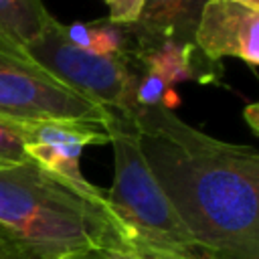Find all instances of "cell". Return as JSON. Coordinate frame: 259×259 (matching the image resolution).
I'll list each match as a JSON object with an SVG mask.
<instances>
[{
  "label": "cell",
  "mask_w": 259,
  "mask_h": 259,
  "mask_svg": "<svg viewBox=\"0 0 259 259\" xmlns=\"http://www.w3.org/2000/svg\"><path fill=\"white\" fill-rule=\"evenodd\" d=\"M142 156L206 259H259V152L166 107L132 113Z\"/></svg>",
  "instance_id": "cell-1"
},
{
  "label": "cell",
  "mask_w": 259,
  "mask_h": 259,
  "mask_svg": "<svg viewBox=\"0 0 259 259\" xmlns=\"http://www.w3.org/2000/svg\"><path fill=\"white\" fill-rule=\"evenodd\" d=\"M91 247L132 249L105 190L85 192L34 162L0 168V251L6 259H63Z\"/></svg>",
  "instance_id": "cell-2"
},
{
  "label": "cell",
  "mask_w": 259,
  "mask_h": 259,
  "mask_svg": "<svg viewBox=\"0 0 259 259\" xmlns=\"http://www.w3.org/2000/svg\"><path fill=\"white\" fill-rule=\"evenodd\" d=\"M105 130L113 148V184L105 198L132 249L142 259H206L152 176L134 119L109 111Z\"/></svg>",
  "instance_id": "cell-3"
},
{
  "label": "cell",
  "mask_w": 259,
  "mask_h": 259,
  "mask_svg": "<svg viewBox=\"0 0 259 259\" xmlns=\"http://www.w3.org/2000/svg\"><path fill=\"white\" fill-rule=\"evenodd\" d=\"M24 53L51 77L107 111L132 117L138 109L134 97L138 81L136 63L71 45L63 36L61 22L55 16H51L42 32L26 45Z\"/></svg>",
  "instance_id": "cell-4"
},
{
  "label": "cell",
  "mask_w": 259,
  "mask_h": 259,
  "mask_svg": "<svg viewBox=\"0 0 259 259\" xmlns=\"http://www.w3.org/2000/svg\"><path fill=\"white\" fill-rule=\"evenodd\" d=\"M0 115L18 121L105 125L109 111L75 93L36 63L0 51Z\"/></svg>",
  "instance_id": "cell-5"
},
{
  "label": "cell",
  "mask_w": 259,
  "mask_h": 259,
  "mask_svg": "<svg viewBox=\"0 0 259 259\" xmlns=\"http://www.w3.org/2000/svg\"><path fill=\"white\" fill-rule=\"evenodd\" d=\"M93 144H109L105 125L73 121H26L24 150L28 160L85 192H101V188L91 184L79 168L83 150Z\"/></svg>",
  "instance_id": "cell-6"
},
{
  "label": "cell",
  "mask_w": 259,
  "mask_h": 259,
  "mask_svg": "<svg viewBox=\"0 0 259 259\" xmlns=\"http://www.w3.org/2000/svg\"><path fill=\"white\" fill-rule=\"evenodd\" d=\"M194 45L214 63L237 57L255 71L259 65V12L233 0H208L194 30Z\"/></svg>",
  "instance_id": "cell-7"
},
{
  "label": "cell",
  "mask_w": 259,
  "mask_h": 259,
  "mask_svg": "<svg viewBox=\"0 0 259 259\" xmlns=\"http://www.w3.org/2000/svg\"><path fill=\"white\" fill-rule=\"evenodd\" d=\"M208 0H146L140 18L127 24L134 53L164 40L194 42L200 12Z\"/></svg>",
  "instance_id": "cell-8"
},
{
  "label": "cell",
  "mask_w": 259,
  "mask_h": 259,
  "mask_svg": "<svg viewBox=\"0 0 259 259\" xmlns=\"http://www.w3.org/2000/svg\"><path fill=\"white\" fill-rule=\"evenodd\" d=\"M130 59L140 69L158 75L172 87L186 81L219 83L223 75L221 63L206 59L194 42L182 45L174 40H164L160 45L132 53Z\"/></svg>",
  "instance_id": "cell-9"
},
{
  "label": "cell",
  "mask_w": 259,
  "mask_h": 259,
  "mask_svg": "<svg viewBox=\"0 0 259 259\" xmlns=\"http://www.w3.org/2000/svg\"><path fill=\"white\" fill-rule=\"evenodd\" d=\"M49 18L42 0H0V51L28 59L26 45L42 32Z\"/></svg>",
  "instance_id": "cell-10"
},
{
  "label": "cell",
  "mask_w": 259,
  "mask_h": 259,
  "mask_svg": "<svg viewBox=\"0 0 259 259\" xmlns=\"http://www.w3.org/2000/svg\"><path fill=\"white\" fill-rule=\"evenodd\" d=\"M61 32L71 45L91 53L113 55L121 59H130L134 53V40L130 36L127 24H113L107 18L75 24L61 22Z\"/></svg>",
  "instance_id": "cell-11"
},
{
  "label": "cell",
  "mask_w": 259,
  "mask_h": 259,
  "mask_svg": "<svg viewBox=\"0 0 259 259\" xmlns=\"http://www.w3.org/2000/svg\"><path fill=\"white\" fill-rule=\"evenodd\" d=\"M136 69H138V81H136L134 97L138 107H166L174 111L180 105V95L174 91L172 85H168L158 75L140 69L138 65Z\"/></svg>",
  "instance_id": "cell-12"
},
{
  "label": "cell",
  "mask_w": 259,
  "mask_h": 259,
  "mask_svg": "<svg viewBox=\"0 0 259 259\" xmlns=\"http://www.w3.org/2000/svg\"><path fill=\"white\" fill-rule=\"evenodd\" d=\"M26 121L0 115V168L30 162L24 150Z\"/></svg>",
  "instance_id": "cell-13"
},
{
  "label": "cell",
  "mask_w": 259,
  "mask_h": 259,
  "mask_svg": "<svg viewBox=\"0 0 259 259\" xmlns=\"http://www.w3.org/2000/svg\"><path fill=\"white\" fill-rule=\"evenodd\" d=\"M144 2L146 0H105L109 6L107 20L113 24H134L142 14Z\"/></svg>",
  "instance_id": "cell-14"
},
{
  "label": "cell",
  "mask_w": 259,
  "mask_h": 259,
  "mask_svg": "<svg viewBox=\"0 0 259 259\" xmlns=\"http://www.w3.org/2000/svg\"><path fill=\"white\" fill-rule=\"evenodd\" d=\"M63 259H142L132 249H111V247H91L83 251H73Z\"/></svg>",
  "instance_id": "cell-15"
},
{
  "label": "cell",
  "mask_w": 259,
  "mask_h": 259,
  "mask_svg": "<svg viewBox=\"0 0 259 259\" xmlns=\"http://www.w3.org/2000/svg\"><path fill=\"white\" fill-rule=\"evenodd\" d=\"M243 117L247 119L251 132L255 136H259V105L257 103H249L245 109H243Z\"/></svg>",
  "instance_id": "cell-16"
},
{
  "label": "cell",
  "mask_w": 259,
  "mask_h": 259,
  "mask_svg": "<svg viewBox=\"0 0 259 259\" xmlns=\"http://www.w3.org/2000/svg\"><path fill=\"white\" fill-rule=\"evenodd\" d=\"M233 2H239V4H243V6L259 12V0H233Z\"/></svg>",
  "instance_id": "cell-17"
},
{
  "label": "cell",
  "mask_w": 259,
  "mask_h": 259,
  "mask_svg": "<svg viewBox=\"0 0 259 259\" xmlns=\"http://www.w3.org/2000/svg\"><path fill=\"white\" fill-rule=\"evenodd\" d=\"M0 259H6V257H4V255H2V251H0Z\"/></svg>",
  "instance_id": "cell-18"
},
{
  "label": "cell",
  "mask_w": 259,
  "mask_h": 259,
  "mask_svg": "<svg viewBox=\"0 0 259 259\" xmlns=\"http://www.w3.org/2000/svg\"><path fill=\"white\" fill-rule=\"evenodd\" d=\"M103 2H105V0H103Z\"/></svg>",
  "instance_id": "cell-19"
}]
</instances>
